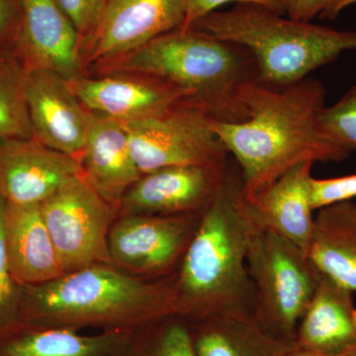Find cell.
Instances as JSON below:
<instances>
[{"label": "cell", "instance_id": "1", "mask_svg": "<svg viewBox=\"0 0 356 356\" xmlns=\"http://www.w3.org/2000/svg\"><path fill=\"white\" fill-rule=\"evenodd\" d=\"M325 95L323 83L310 76L286 86L254 81L241 93L247 120L224 123L213 119V130L240 168L248 199L300 163H341L350 158L318 128Z\"/></svg>", "mask_w": 356, "mask_h": 356}, {"label": "cell", "instance_id": "2", "mask_svg": "<svg viewBox=\"0 0 356 356\" xmlns=\"http://www.w3.org/2000/svg\"><path fill=\"white\" fill-rule=\"evenodd\" d=\"M259 229L245 194L242 172L231 156L226 177L199 218L173 282L178 316L196 321L213 315L254 317L248 254Z\"/></svg>", "mask_w": 356, "mask_h": 356}, {"label": "cell", "instance_id": "3", "mask_svg": "<svg viewBox=\"0 0 356 356\" xmlns=\"http://www.w3.org/2000/svg\"><path fill=\"white\" fill-rule=\"evenodd\" d=\"M93 76H152L182 89L191 104L224 123L247 120L242 89L259 81V67L248 48L191 27L161 35L137 50L98 63Z\"/></svg>", "mask_w": 356, "mask_h": 356}, {"label": "cell", "instance_id": "4", "mask_svg": "<svg viewBox=\"0 0 356 356\" xmlns=\"http://www.w3.org/2000/svg\"><path fill=\"white\" fill-rule=\"evenodd\" d=\"M178 316L173 282L134 280L105 264L20 287L19 330L153 325Z\"/></svg>", "mask_w": 356, "mask_h": 356}, {"label": "cell", "instance_id": "5", "mask_svg": "<svg viewBox=\"0 0 356 356\" xmlns=\"http://www.w3.org/2000/svg\"><path fill=\"white\" fill-rule=\"evenodd\" d=\"M191 27L248 48L259 64V81L273 86L299 83L344 51H356V30L285 18L252 4L213 11Z\"/></svg>", "mask_w": 356, "mask_h": 356}, {"label": "cell", "instance_id": "6", "mask_svg": "<svg viewBox=\"0 0 356 356\" xmlns=\"http://www.w3.org/2000/svg\"><path fill=\"white\" fill-rule=\"evenodd\" d=\"M248 270L254 288V318L274 336L294 341L323 274L303 250L264 228L250 243Z\"/></svg>", "mask_w": 356, "mask_h": 356}, {"label": "cell", "instance_id": "7", "mask_svg": "<svg viewBox=\"0 0 356 356\" xmlns=\"http://www.w3.org/2000/svg\"><path fill=\"white\" fill-rule=\"evenodd\" d=\"M40 205L65 274L108 264L109 226L115 207L93 188L83 172L69 178Z\"/></svg>", "mask_w": 356, "mask_h": 356}, {"label": "cell", "instance_id": "8", "mask_svg": "<svg viewBox=\"0 0 356 356\" xmlns=\"http://www.w3.org/2000/svg\"><path fill=\"white\" fill-rule=\"evenodd\" d=\"M212 120L200 107L184 103L159 116L124 123L140 173L228 161L231 156L213 130Z\"/></svg>", "mask_w": 356, "mask_h": 356}, {"label": "cell", "instance_id": "9", "mask_svg": "<svg viewBox=\"0 0 356 356\" xmlns=\"http://www.w3.org/2000/svg\"><path fill=\"white\" fill-rule=\"evenodd\" d=\"M185 18V0H104L95 31L81 44L86 74L98 63L184 27Z\"/></svg>", "mask_w": 356, "mask_h": 356}, {"label": "cell", "instance_id": "10", "mask_svg": "<svg viewBox=\"0 0 356 356\" xmlns=\"http://www.w3.org/2000/svg\"><path fill=\"white\" fill-rule=\"evenodd\" d=\"M229 161L210 165L170 166L145 173L120 206L128 215H201L222 184Z\"/></svg>", "mask_w": 356, "mask_h": 356}, {"label": "cell", "instance_id": "11", "mask_svg": "<svg viewBox=\"0 0 356 356\" xmlns=\"http://www.w3.org/2000/svg\"><path fill=\"white\" fill-rule=\"evenodd\" d=\"M200 216L128 215L109 232L110 261L138 273H165L182 259Z\"/></svg>", "mask_w": 356, "mask_h": 356}, {"label": "cell", "instance_id": "12", "mask_svg": "<svg viewBox=\"0 0 356 356\" xmlns=\"http://www.w3.org/2000/svg\"><path fill=\"white\" fill-rule=\"evenodd\" d=\"M67 81L89 111L106 115L122 123L153 118L178 105L191 103L182 89L152 76L81 74Z\"/></svg>", "mask_w": 356, "mask_h": 356}, {"label": "cell", "instance_id": "13", "mask_svg": "<svg viewBox=\"0 0 356 356\" xmlns=\"http://www.w3.org/2000/svg\"><path fill=\"white\" fill-rule=\"evenodd\" d=\"M26 100L33 138L79 163L91 111L79 102L69 81L51 70H28Z\"/></svg>", "mask_w": 356, "mask_h": 356}, {"label": "cell", "instance_id": "14", "mask_svg": "<svg viewBox=\"0 0 356 356\" xmlns=\"http://www.w3.org/2000/svg\"><path fill=\"white\" fill-rule=\"evenodd\" d=\"M20 11L14 51L27 70H51L67 81L86 74L81 36L55 0H20Z\"/></svg>", "mask_w": 356, "mask_h": 356}, {"label": "cell", "instance_id": "15", "mask_svg": "<svg viewBox=\"0 0 356 356\" xmlns=\"http://www.w3.org/2000/svg\"><path fill=\"white\" fill-rule=\"evenodd\" d=\"M81 172L76 159L35 138L0 140V196L6 202L41 204Z\"/></svg>", "mask_w": 356, "mask_h": 356}, {"label": "cell", "instance_id": "16", "mask_svg": "<svg viewBox=\"0 0 356 356\" xmlns=\"http://www.w3.org/2000/svg\"><path fill=\"white\" fill-rule=\"evenodd\" d=\"M84 177L113 207L142 177L131 153L125 124L91 111L81 161Z\"/></svg>", "mask_w": 356, "mask_h": 356}, {"label": "cell", "instance_id": "17", "mask_svg": "<svg viewBox=\"0 0 356 356\" xmlns=\"http://www.w3.org/2000/svg\"><path fill=\"white\" fill-rule=\"evenodd\" d=\"M4 232L9 266L18 286L43 284L65 275L40 204L6 202Z\"/></svg>", "mask_w": 356, "mask_h": 356}, {"label": "cell", "instance_id": "18", "mask_svg": "<svg viewBox=\"0 0 356 356\" xmlns=\"http://www.w3.org/2000/svg\"><path fill=\"white\" fill-rule=\"evenodd\" d=\"M304 161L280 175L254 198L248 199L261 228L269 229L308 254L314 227L311 203L312 168Z\"/></svg>", "mask_w": 356, "mask_h": 356}, {"label": "cell", "instance_id": "19", "mask_svg": "<svg viewBox=\"0 0 356 356\" xmlns=\"http://www.w3.org/2000/svg\"><path fill=\"white\" fill-rule=\"evenodd\" d=\"M353 291L322 275L295 334V348L332 355L356 343Z\"/></svg>", "mask_w": 356, "mask_h": 356}, {"label": "cell", "instance_id": "20", "mask_svg": "<svg viewBox=\"0 0 356 356\" xmlns=\"http://www.w3.org/2000/svg\"><path fill=\"white\" fill-rule=\"evenodd\" d=\"M308 255L323 275L356 291V203L325 206L314 218Z\"/></svg>", "mask_w": 356, "mask_h": 356}, {"label": "cell", "instance_id": "21", "mask_svg": "<svg viewBox=\"0 0 356 356\" xmlns=\"http://www.w3.org/2000/svg\"><path fill=\"white\" fill-rule=\"evenodd\" d=\"M198 356H284L294 341L267 331L254 317L213 315L192 327Z\"/></svg>", "mask_w": 356, "mask_h": 356}, {"label": "cell", "instance_id": "22", "mask_svg": "<svg viewBox=\"0 0 356 356\" xmlns=\"http://www.w3.org/2000/svg\"><path fill=\"white\" fill-rule=\"evenodd\" d=\"M118 334L83 336L67 327L25 330L0 343V356H105Z\"/></svg>", "mask_w": 356, "mask_h": 356}, {"label": "cell", "instance_id": "23", "mask_svg": "<svg viewBox=\"0 0 356 356\" xmlns=\"http://www.w3.org/2000/svg\"><path fill=\"white\" fill-rule=\"evenodd\" d=\"M27 72L13 47L0 43V140L33 138L26 100Z\"/></svg>", "mask_w": 356, "mask_h": 356}, {"label": "cell", "instance_id": "24", "mask_svg": "<svg viewBox=\"0 0 356 356\" xmlns=\"http://www.w3.org/2000/svg\"><path fill=\"white\" fill-rule=\"evenodd\" d=\"M321 132L337 147L356 152V84L331 106H324L318 115Z\"/></svg>", "mask_w": 356, "mask_h": 356}, {"label": "cell", "instance_id": "25", "mask_svg": "<svg viewBox=\"0 0 356 356\" xmlns=\"http://www.w3.org/2000/svg\"><path fill=\"white\" fill-rule=\"evenodd\" d=\"M6 200L0 196V343L19 330L20 286L16 284L7 254L4 216Z\"/></svg>", "mask_w": 356, "mask_h": 356}, {"label": "cell", "instance_id": "26", "mask_svg": "<svg viewBox=\"0 0 356 356\" xmlns=\"http://www.w3.org/2000/svg\"><path fill=\"white\" fill-rule=\"evenodd\" d=\"M177 318L170 316L161 321L146 356H198L191 325Z\"/></svg>", "mask_w": 356, "mask_h": 356}, {"label": "cell", "instance_id": "27", "mask_svg": "<svg viewBox=\"0 0 356 356\" xmlns=\"http://www.w3.org/2000/svg\"><path fill=\"white\" fill-rule=\"evenodd\" d=\"M356 198V173L334 178H312L311 203L314 210Z\"/></svg>", "mask_w": 356, "mask_h": 356}, {"label": "cell", "instance_id": "28", "mask_svg": "<svg viewBox=\"0 0 356 356\" xmlns=\"http://www.w3.org/2000/svg\"><path fill=\"white\" fill-rule=\"evenodd\" d=\"M355 4L356 0H284V11L287 17L305 22L334 20L341 11Z\"/></svg>", "mask_w": 356, "mask_h": 356}, {"label": "cell", "instance_id": "29", "mask_svg": "<svg viewBox=\"0 0 356 356\" xmlns=\"http://www.w3.org/2000/svg\"><path fill=\"white\" fill-rule=\"evenodd\" d=\"M72 21L81 36V44L95 31L104 0H55Z\"/></svg>", "mask_w": 356, "mask_h": 356}, {"label": "cell", "instance_id": "30", "mask_svg": "<svg viewBox=\"0 0 356 356\" xmlns=\"http://www.w3.org/2000/svg\"><path fill=\"white\" fill-rule=\"evenodd\" d=\"M229 2L261 6L267 10L273 11V13L285 15L284 0H185L186 18H185L184 26L182 28L184 29L191 28L196 21L201 19L207 14L213 13L218 7L229 3Z\"/></svg>", "mask_w": 356, "mask_h": 356}, {"label": "cell", "instance_id": "31", "mask_svg": "<svg viewBox=\"0 0 356 356\" xmlns=\"http://www.w3.org/2000/svg\"><path fill=\"white\" fill-rule=\"evenodd\" d=\"M20 0H0V43L15 46L20 27Z\"/></svg>", "mask_w": 356, "mask_h": 356}, {"label": "cell", "instance_id": "32", "mask_svg": "<svg viewBox=\"0 0 356 356\" xmlns=\"http://www.w3.org/2000/svg\"><path fill=\"white\" fill-rule=\"evenodd\" d=\"M284 356H356V343L348 346L346 350L339 351V353H332V355H322V353H311V351L298 350V348H294L288 351Z\"/></svg>", "mask_w": 356, "mask_h": 356}, {"label": "cell", "instance_id": "33", "mask_svg": "<svg viewBox=\"0 0 356 356\" xmlns=\"http://www.w3.org/2000/svg\"><path fill=\"white\" fill-rule=\"evenodd\" d=\"M353 320H355V325L356 327V308L355 309V312H353Z\"/></svg>", "mask_w": 356, "mask_h": 356}]
</instances>
